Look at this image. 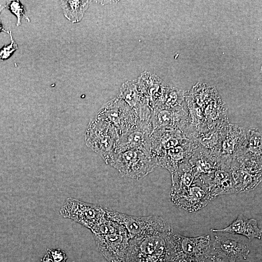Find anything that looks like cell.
<instances>
[{
    "instance_id": "obj_1",
    "label": "cell",
    "mask_w": 262,
    "mask_h": 262,
    "mask_svg": "<svg viewBox=\"0 0 262 262\" xmlns=\"http://www.w3.org/2000/svg\"><path fill=\"white\" fill-rule=\"evenodd\" d=\"M103 160L123 176L134 180L145 177L158 166L152 152L137 149L115 151Z\"/></svg>"
},
{
    "instance_id": "obj_2",
    "label": "cell",
    "mask_w": 262,
    "mask_h": 262,
    "mask_svg": "<svg viewBox=\"0 0 262 262\" xmlns=\"http://www.w3.org/2000/svg\"><path fill=\"white\" fill-rule=\"evenodd\" d=\"M171 230L130 239L125 262H166Z\"/></svg>"
},
{
    "instance_id": "obj_3",
    "label": "cell",
    "mask_w": 262,
    "mask_h": 262,
    "mask_svg": "<svg viewBox=\"0 0 262 262\" xmlns=\"http://www.w3.org/2000/svg\"><path fill=\"white\" fill-rule=\"evenodd\" d=\"M105 210L106 217L122 226L126 230L130 239L172 229L170 225L160 216H136L107 208Z\"/></svg>"
},
{
    "instance_id": "obj_4",
    "label": "cell",
    "mask_w": 262,
    "mask_h": 262,
    "mask_svg": "<svg viewBox=\"0 0 262 262\" xmlns=\"http://www.w3.org/2000/svg\"><path fill=\"white\" fill-rule=\"evenodd\" d=\"M211 239L209 235L188 237L173 232L168 243L166 262L176 258L205 261L210 254Z\"/></svg>"
},
{
    "instance_id": "obj_5",
    "label": "cell",
    "mask_w": 262,
    "mask_h": 262,
    "mask_svg": "<svg viewBox=\"0 0 262 262\" xmlns=\"http://www.w3.org/2000/svg\"><path fill=\"white\" fill-rule=\"evenodd\" d=\"M96 117L114 127L120 136L135 128L138 122L134 110L119 96L104 104Z\"/></svg>"
},
{
    "instance_id": "obj_6",
    "label": "cell",
    "mask_w": 262,
    "mask_h": 262,
    "mask_svg": "<svg viewBox=\"0 0 262 262\" xmlns=\"http://www.w3.org/2000/svg\"><path fill=\"white\" fill-rule=\"evenodd\" d=\"M85 137L88 147L103 159L114 151L120 135L112 125L95 117L90 122Z\"/></svg>"
},
{
    "instance_id": "obj_7",
    "label": "cell",
    "mask_w": 262,
    "mask_h": 262,
    "mask_svg": "<svg viewBox=\"0 0 262 262\" xmlns=\"http://www.w3.org/2000/svg\"><path fill=\"white\" fill-rule=\"evenodd\" d=\"M60 213L91 230L106 218L105 208L100 205L67 198L60 209Z\"/></svg>"
},
{
    "instance_id": "obj_8",
    "label": "cell",
    "mask_w": 262,
    "mask_h": 262,
    "mask_svg": "<svg viewBox=\"0 0 262 262\" xmlns=\"http://www.w3.org/2000/svg\"><path fill=\"white\" fill-rule=\"evenodd\" d=\"M189 187L175 194H170L171 199L176 206L193 212L203 208L212 200L209 185L199 177Z\"/></svg>"
},
{
    "instance_id": "obj_9",
    "label": "cell",
    "mask_w": 262,
    "mask_h": 262,
    "mask_svg": "<svg viewBox=\"0 0 262 262\" xmlns=\"http://www.w3.org/2000/svg\"><path fill=\"white\" fill-rule=\"evenodd\" d=\"M249 251L247 244L239 238L218 234L211 239L210 254L229 262H244Z\"/></svg>"
},
{
    "instance_id": "obj_10",
    "label": "cell",
    "mask_w": 262,
    "mask_h": 262,
    "mask_svg": "<svg viewBox=\"0 0 262 262\" xmlns=\"http://www.w3.org/2000/svg\"><path fill=\"white\" fill-rule=\"evenodd\" d=\"M93 236L98 250L108 262H125L130 238L124 228L113 234Z\"/></svg>"
},
{
    "instance_id": "obj_11",
    "label": "cell",
    "mask_w": 262,
    "mask_h": 262,
    "mask_svg": "<svg viewBox=\"0 0 262 262\" xmlns=\"http://www.w3.org/2000/svg\"><path fill=\"white\" fill-rule=\"evenodd\" d=\"M152 131L151 122H138L135 128L120 136L114 152L126 149H137L152 152Z\"/></svg>"
},
{
    "instance_id": "obj_12",
    "label": "cell",
    "mask_w": 262,
    "mask_h": 262,
    "mask_svg": "<svg viewBox=\"0 0 262 262\" xmlns=\"http://www.w3.org/2000/svg\"><path fill=\"white\" fill-rule=\"evenodd\" d=\"M213 232L228 233L231 234H239L246 237L249 241L255 238L260 239L262 231L258 226L256 219H248L242 214H239L228 227L221 229H211Z\"/></svg>"
},
{
    "instance_id": "obj_13",
    "label": "cell",
    "mask_w": 262,
    "mask_h": 262,
    "mask_svg": "<svg viewBox=\"0 0 262 262\" xmlns=\"http://www.w3.org/2000/svg\"><path fill=\"white\" fill-rule=\"evenodd\" d=\"M60 2L64 16L73 23L81 20L89 4L88 0H61Z\"/></svg>"
},
{
    "instance_id": "obj_14",
    "label": "cell",
    "mask_w": 262,
    "mask_h": 262,
    "mask_svg": "<svg viewBox=\"0 0 262 262\" xmlns=\"http://www.w3.org/2000/svg\"><path fill=\"white\" fill-rule=\"evenodd\" d=\"M123 228L120 225L107 218L91 231L93 235H106L118 232Z\"/></svg>"
},
{
    "instance_id": "obj_15",
    "label": "cell",
    "mask_w": 262,
    "mask_h": 262,
    "mask_svg": "<svg viewBox=\"0 0 262 262\" xmlns=\"http://www.w3.org/2000/svg\"><path fill=\"white\" fill-rule=\"evenodd\" d=\"M5 7L9 9L12 13L16 16L17 21L16 26L20 24V19L22 16H24L28 21H30L29 18L25 14V10L23 6L18 0H12L7 2Z\"/></svg>"
},
{
    "instance_id": "obj_16",
    "label": "cell",
    "mask_w": 262,
    "mask_h": 262,
    "mask_svg": "<svg viewBox=\"0 0 262 262\" xmlns=\"http://www.w3.org/2000/svg\"><path fill=\"white\" fill-rule=\"evenodd\" d=\"M9 34L11 42L8 45L4 46L0 49V61L8 59L17 49V44L13 38L11 31L10 32Z\"/></svg>"
},
{
    "instance_id": "obj_17",
    "label": "cell",
    "mask_w": 262,
    "mask_h": 262,
    "mask_svg": "<svg viewBox=\"0 0 262 262\" xmlns=\"http://www.w3.org/2000/svg\"><path fill=\"white\" fill-rule=\"evenodd\" d=\"M47 253L54 262H66L67 259L65 252L60 248L47 249Z\"/></svg>"
},
{
    "instance_id": "obj_18",
    "label": "cell",
    "mask_w": 262,
    "mask_h": 262,
    "mask_svg": "<svg viewBox=\"0 0 262 262\" xmlns=\"http://www.w3.org/2000/svg\"><path fill=\"white\" fill-rule=\"evenodd\" d=\"M205 262H229L222 258L210 254Z\"/></svg>"
},
{
    "instance_id": "obj_19",
    "label": "cell",
    "mask_w": 262,
    "mask_h": 262,
    "mask_svg": "<svg viewBox=\"0 0 262 262\" xmlns=\"http://www.w3.org/2000/svg\"><path fill=\"white\" fill-rule=\"evenodd\" d=\"M205 261L192 260L186 258H176L168 261L167 262H205Z\"/></svg>"
},
{
    "instance_id": "obj_20",
    "label": "cell",
    "mask_w": 262,
    "mask_h": 262,
    "mask_svg": "<svg viewBox=\"0 0 262 262\" xmlns=\"http://www.w3.org/2000/svg\"><path fill=\"white\" fill-rule=\"evenodd\" d=\"M41 262H54L48 253L41 260Z\"/></svg>"
},
{
    "instance_id": "obj_21",
    "label": "cell",
    "mask_w": 262,
    "mask_h": 262,
    "mask_svg": "<svg viewBox=\"0 0 262 262\" xmlns=\"http://www.w3.org/2000/svg\"><path fill=\"white\" fill-rule=\"evenodd\" d=\"M3 9V8H2L1 9H0V12L1 11V10ZM5 32L7 33H9V32L8 31H6L4 28L3 27L2 25L1 24V23H0V32Z\"/></svg>"
},
{
    "instance_id": "obj_22",
    "label": "cell",
    "mask_w": 262,
    "mask_h": 262,
    "mask_svg": "<svg viewBox=\"0 0 262 262\" xmlns=\"http://www.w3.org/2000/svg\"></svg>"
}]
</instances>
